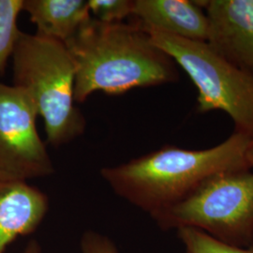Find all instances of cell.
I'll use <instances>...</instances> for the list:
<instances>
[{"instance_id":"obj_13","label":"cell","mask_w":253,"mask_h":253,"mask_svg":"<svg viewBox=\"0 0 253 253\" xmlns=\"http://www.w3.org/2000/svg\"><path fill=\"white\" fill-rule=\"evenodd\" d=\"M91 16L102 23H122L132 15L134 0H88Z\"/></svg>"},{"instance_id":"obj_10","label":"cell","mask_w":253,"mask_h":253,"mask_svg":"<svg viewBox=\"0 0 253 253\" xmlns=\"http://www.w3.org/2000/svg\"><path fill=\"white\" fill-rule=\"evenodd\" d=\"M37 34L67 43L92 17L84 0H24Z\"/></svg>"},{"instance_id":"obj_12","label":"cell","mask_w":253,"mask_h":253,"mask_svg":"<svg viewBox=\"0 0 253 253\" xmlns=\"http://www.w3.org/2000/svg\"><path fill=\"white\" fill-rule=\"evenodd\" d=\"M177 237L184 246V253H253L251 248H236L221 243L194 228L177 229Z\"/></svg>"},{"instance_id":"obj_4","label":"cell","mask_w":253,"mask_h":253,"mask_svg":"<svg viewBox=\"0 0 253 253\" xmlns=\"http://www.w3.org/2000/svg\"><path fill=\"white\" fill-rule=\"evenodd\" d=\"M163 231L194 228L236 248L253 246V170L218 172L152 217Z\"/></svg>"},{"instance_id":"obj_16","label":"cell","mask_w":253,"mask_h":253,"mask_svg":"<svg viewBox=\"0 0 253 253\" xmlns=\"http://www.w3.org/2000/svg\"><path fill=\"white\" fill-rule=\"evenodd\" d=\"M246 161L249 164L250 168L253 170V138L251 139L246 151Z\"/></svg>"},{"instance_id":"obj_15","label":"cell","mask_w":253,"mask_h":253,"mask_svg":"<svg viewBox=\"0 0 253 253\" xmlns=\"http://www.w3.org/2000/svg\"><path fill=\"white\" fill-rule=\"evenodd\" d=\"M23 253H42V247L36 239H31L27 243Z\"/></svg>"},{"instance_id":"obj_11","label":"cell","mask_w":253,"mask_h":253,"mask_svg":"<svg viewBox=\"0 0 253 253\" xmlns=\"http://www.w3.org/2000/svg\"><path fill=\"white\" fill-rule=\"evenodd\" d=\"M23 6L24 0H0V75L5 73L21 33L17 20Z\"/></svg>"},{"instance_id":"obj_1","label":"cell","mask_w":253,"mask_h":253,"mask_svg":"<svg viewBox=\"0 0 253 253\" xmlns=\"http://www.w3.org/2000/svg\"><path fill=\"white\" fill-rule=\"evenodd\" d=\"M65 44L76 69V103L99 91L121 95L179 80L175 62L135 22L108 24L91 17Z\"/></svg>"},{"instance_id":"obj_14","label":"cell","mask_w":253,"mask_h":253,"mask_svg":"<svg viewBox=\"0 0 253 253\" xmlns=\"http://www.w3.org/2000/svg\"><path fill=\"white\" fill-rule=\"evenodd\" d=\"M80 249L81 253H119L117 245L110 237L93 230L83 234Z\"/></svg>"},{"instance_id":"obj_9","label":"cell","mask_w":253,"mask_h":253,"mask_svg":"<svg viewBox=\"0 0 253 253\" xmlns=\"http://www.w3.org/2000/svg\"><path fill=\"white\" fill-rule=\"evenodd\" d=\"M131 16L145 30L191 41H208V16L196 1L134 0Z\"/></svg>"},{"instance_id":"obj_2","label":"cell","mask_w":253,"mask_h":253,"mask_svg":"<svg viewBox=\"0 0 253 253\" xmlns=\"http://www.w3.org/2000/svg\"><path fill=\"white\" fill-rule=\"evenodd\" d=\"M251 139L234 132L220 145L204 150L164 145L100 175L112 190L154 217L177 205L218 172L251 169L246 151Z\"/></svg>"},{"instance_id":"obj_7","label":"cell","mask_w":253,"mask_h":253,"mask_svg":"<svg viewBox=\"0 0 253 253\" xmlns=\"http://www.w3.org/2000/svg\"><path fill=\"white\" fill-rule=\"evenodd\" d=\"M207 11L208 42L253 78V0L196 1Z\"/></svg>"},{"instance_id":"obj_8","label":"cell","mask_w":253,"mask_h":253,"mask_svg":"<svg viewBox=\"0 0 253 253\" xmlns=\"http://www.w3.org/2000/svg\"><path fill=\"white\" fill-rule=\"evenodd\" d=\"M49 210V198L28 182L0 181V253L20 236L33 234Z\"/></svg>"},{"instance_id":"obj_3","label":"cell","mask_w":253,"mask_h":253,"mask_svg":"<svg viewBox=\"0 0 253 253\" xmlns=\"http://www.w3.org/2000/svg\"><path fill=\"white\" fill-rule=\"evenodd\" d=\"M11 59L13 85L25 91L43 119L47 143L59 147L82 135L86 121L75 104L76 69L67 45L21 31Z\"/></svg>"},{"instance_id":"obj_6","label":"cell","mask_w":253,"mask_h":253,"mask_svg":"<svg viewBox=\"0 0 253 253\" xmlns=\"http://www.w3.org/2000/svg\"><path fill=\"white\" fill-rule=\"evenodd\" d=\"M38 117L25 91L0 83V181L28 182L54 173Z\"/></svg>"},{"instance_id":"obj_5","label":"cell","mask_w":253,"mask_h":253,"mask_svg":"<svg viewBox=\"0 0 253 253\" xmlns=\"http://www.w3.org/2000/svg\"><path fill=\"white\" fill-rule=\"evenodd\" d=\"M145 31L154 44L190 76L198 89V112L223 111L233 119L235 132L253 139V77L227 61L207 42Z\"/></svg>"}]
</instances>
